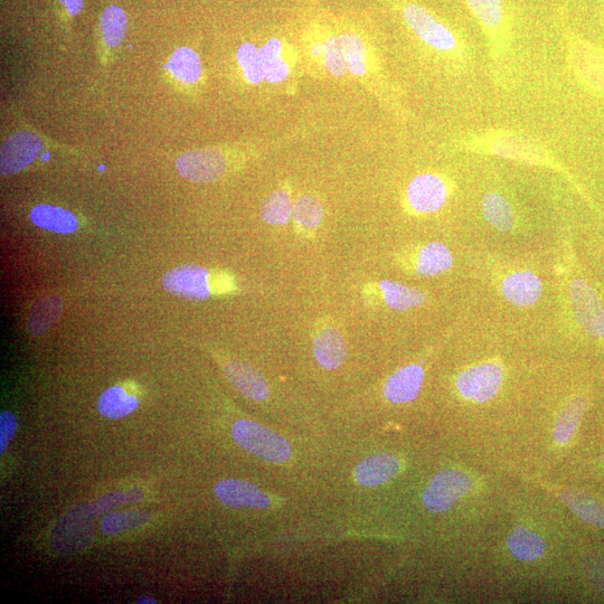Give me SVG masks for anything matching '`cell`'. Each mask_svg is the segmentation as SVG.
<instances>
[{
	"mask_svg": "<svg viewBox=\"0 0 604 604\" xmlns=\"http://www.w3.org/2000/svg\"><path fill=\"white\" fill-rule=\"evenodd\" d=\"M507 545L515 558L526 562L539 560L546 549L542 537L524 526H517L509 534Z\"/></svg>",
	"mask_w": 604,
	"mask_h": 604,
	"instance_id": "cell-28",
	"label": "cell"
},
{
	"mask_svg": "<svg viewBox=\"0 0 604 604\" xmlns=\"http://www.w3.org/2000/svg\"><path fill=\"white\" fill-rule=\"evenodd\" d=\"M474 486L465 471L443 470L434 476L423 494L424 505L432 513H443L467 495Z\"/></svg>",
	"mask_w": 604,
	"mask_h": 604,
	"instance_id": "cell-7",
	"label": "cell"
},
{
	"mask_svg": "<svg viewBox=\"0 0 604 604\" xmlns=\"http://www.w3.org/2000/svg\"><path fill=\"white\" fill-rule=\"evenodd\" d=\"M64 302L60 295H46L37 299L28 313L27 328L34 336H41L59 322Z\"/></svg>",
	"mask_w": 604,
	"mask_h": 604,
	"instance_id": "cell-23",
	"label": "cell"
},
{
	"mask_svg": "<svg viewBox=\"0 0 604 604\" xmlns=\"http://www.w3.org/2000/svg\"><path fill=\"white\" fill-rule=\"evenodd\" d=\"M42 150V141L31 131H20L9 137L0 153V172L11 175L34 162Z\"/></svg>",
	"mask_w": 604,
	"mask_h": 604,
	"instance_id": "cell-13",
	"label": "cell"
},
{
	"mask_svg": "<svg viewBox=\"0 0 604 604\" xmlns=\"http://www.w3.org/2000/svg\"><path fill=\"white\" fill-rule=\"evenodd\" d=\"M138 603H140V604H144V603H146V604H156L157 601L155 599L144 597V598L139 599Z\"/></svg>",
	"mask_w": 604,
	"mask_h": 604,
	"instance_id": "cell-41",
	"label": "cell"
},
{
	"mask_svg": "<svg viewBox=\"0 0 604 604\" xmlns=\"http://www.w3.org/2000/svg\"><path fill=\"white\" fill-rule=\"evenodd\" d=\"M324 206L315 195L302 194L297 197L292 210V220L302 237L311 238L323 222Z\"/></svg>",
	"mask_w": 604,
	"mask_h": 604,
	"instance_id": "cell-24",
	"label": "cell"
},
{
	"mask_svg": "<svg viewBox=\"0 0 604 604\" xmlns=\"http://www.w3.org/2000/svg\"><path fill=\"white\" fill-rule=\"evenodd\" d=\"M17 430V420L11 412L0 414V455H4L9 441L13 439Z\"/></svg>",
	"mask_w": 604,
	"mask_h": 604,
	"instance_id": "cell-39",
	"label": "cell"
},
{
	"mask_svg": "<svg viewBox=\"0 0 604 604\" xmlns=\"http://www.w3.org/2000/svg\"><path fill=\"white\" fill-rule=\"evenodd\" d=\"M149 518L150 514L145 509L110 513L102 519L101 528L106 535L115 536L146 524Z\"/></svg>",
	"mask_w": 604,
	"mask_h": 604,
	"instance_id": "cell-34",
	"label": "cell"
},
{
	"mask_svg": "<svg viewBox=\"0 0 604 604\" xmlns=\"http://www.w3.org/2000/svg\"><path fill=\"white\" fill-rule=\"evenodd\" d=\"M569 299L579 325L594 338H604V308L597 291L583 279H574Z\"/></svg>",
	"mask_w": 604,
	"mask_h": 604,
	"instance_id": "cell-11",
	"label": "cell"
},
{
	"mask_svg": "<svg viewBox=\"0 0 604 604\" xmlns=\"http://www.w3.org/2000/svg\"><path fill=\"white\" fill-rule=\"evenodd\" d=\"M487 39L494 63L503 65L511 49V26L504 0H466Z\"/></svg>",
	"mask_w": 604,
	"mask_h": 604,
	"instance_id": "cell-5",
	"label": "cell"
},
{
	"mask_svg": "<svg viewBox=\"0 0 604 604\" xmlns=\"http://www.w3.org/2000/svg\"><path fill=\"white\" fill-rule=\"evenodd\" d=\"M31 220L40 229L59 234H71L79 228L77 217L70 211L53 205L34 207Z\"/></svg>",
	"mask_w": 604,
	"mask_h": 604,
	"instance_id": "cell-25",
	"label": "cell"
},
{
	"mask_svg": "<svg viewBox=\"0 0 604 604\" xmlns=\"http://www.w3.org/2000/svg\"><path fill=\"white\" fill-rule=\"evenodd\" d=\"M101 31L103 40L109 46L116 47L120 45L127 33L125 12L116 5L108 6L101 16Z\"/></svg>",
	"mask_w": 604,
	"mask_h": 604,
	"instance_id": "cell-35",
	"label": "cell"
},
{
	"mask_svg": "<svg viewBox=\"0 0 604 604\" xmlns=\"http://www.w3.org/2000/svg\"><path fill=\"white\" fill-rule=\"evenodd\" d=\"M481 209L487 222L497 231L508 232L513 229L515 223L513 206L502 194L492 192L485 195Z\"/></svg>",
	"mask_w": 604,
	"mask_h": 604,
	"instance_id": "cell-31",
	"label": "cell"
},
{
	"mask_svg": "<svg viewBox=\"0 0 604 604\" xmlns=\"http://www.w3.org/2000/svg\"><path fill=\"white\" fill-rule=\"evenodd\" d=\"M86 511H74L66 514V519L62 518V521L56 527L53 533V540L55 541L56 549L64 550L66 552L73 551V536H77L80 550L84 549L90 542L92 537V524L90 519L91 514L96 512L93 511L91 506H87Z\"/></svg>",
	"mask_w": 604,
	"mask_h": 604,
	"instance_id": "cell-17",
	"label": "cell"
},
{
	"mask_svg": "<svg viewBox=\"0 0 604 604\" xmlns=\"http://www.w3.org/2000/svg\"><path fill=\"white\" fill-rule=\"evenodd\" d=\"M168 69L172 71L175 78L190 84L200 80L203 73L200 56L188 47H181L173 54Z\"/></svg>",
	"mask_w": 604,
	"mask_h": 604,
	"instance_id": "cell-33",
	"label": "cell"
},
{
	"mask_svg": "<svg viewBox=\"0 0 604 604\" xmlns=\"http://www.w3.org/2000/svg\"><path fill=\"white\" fill-rule=\"evenodd\" d=\"M587 408L588 399L584 395L574 396L566 403L554 426L553 437L558 445H568L574 433L577 432Z\"/></svg>",
	"mask_w": 604,
	"mask_h": 604,
	"instance_id": "cell-26",
	"label": "cell"
},
{
	"mask_svg": "<svg viewBox=\"0 0 604 604\" xmlns=\"http://www.w3.org/2000/svg\"><path fill=\"white\" fill-rule=\"evenodd\" d=\"M503 380V366L497 362H486L467 368L458 376L456 386L462 398L485 403L502 388Z\"/></svg>",
	"mask_w": 604,
	"mask_h": 604,
	"instance_id": "cell-9",
	"label": "cell"
},
{
	"mask_svg": "<svg viewBox=\"0 0 604 604\" xmlns=\"http://www.w3.org/2000/svg\"><path fill=\"white\" fill-rule=\"evenodd\" d=\"M68 12L75 16L82 12L84 0H60Z\"/></svg>",
	"mask_w": 604,
	"mask_h": 604,
	"instance_id": "cell-40",
	"label": "cell"
},
{
	"mask_svg": "<svg viewBox=\"0 0 604 604\" xmlns=\"http://www.w3.org/2000/svg\"><path fill=\"white\" fill-rule=\"evenodd\" d=\"M294 203L291 188L287 184L281 185L263 202L262 219L271 225H286L291 219Z\"/></svg>",
	"mask_w": 604,
	"mask_h": 604,
	"instance_id": "cell-29",
	"label": "cell"
},
{
	"mask_svg": "<svg viewBox=\"0 0 604 604\" xmlns=\"http://www.w3.org/2000/svg\"><path fill=\"white\" fill-rule=\"evenodd\" d=\"M305 58L310 66L319 75H325L324 71V40L323 27L310 28L304 41Z\"/></svg>",
	"mask_w": 604,
	"mask_h": 604,
	"instance_id": "cell-37",
	"label": "cell"
},
{
	"mask_svg": "<svg viewBox=\"0 0 604 604\" xmlns=\"http://www.w3.org/2000/svg\"><path fill=\"white\" fill-rule=\"evenodd\" d=\"M144 498L143 492L140 489H131L128 492H117L110 495L102 496L96 503L91 505L94 512H106L107 509L115 508L127 504L140 503Z\"/></svg>",
	"mask_w": 604,
	"mask_h": 604,
	"instance_id": "cell-38",
	"label": "cell"
},
{
	"mask_svg": "<svg viewBox=\"0 0 604 604\" xmlns=\"http://www.w3.org/2000/svg\"><path fill=\"white\" fill-rule=\"evenodd\" d=\"M233 438L239 445L263 460L283 464L291 456L289 442L262 424L239 420L232 428Z\"/></svg>",
	"mask_w": 604,
	"mask_h": 604,
	"instance_id": "cell-6",
	"label": "cell"
},
{
	"mask_svg": "<svg viewBox=\"0 0 604 604\" xmlns=\"http://www.w3.org/2000/svg\"><path fill=\"white\" fill-rule=\"evenodd\" d=\"M401 462L389 453H377L365 458L355 469L358 484L367 487L381 485L398 475Z\"/></svg>",
	"mask_w": 604,
	"mask_h": 604,
	"instance_id": "cell-22",
	"label": "cell"
},
{
	"mask_svg": "<svg viewBox=\"0 0 604 604\" xmlns=\"http://www.w3.org/2000/svg\"><path fill=\"white\" fill-rule=\"evenodd\" d=\"M400 11L405 24L432 50L452 56L461 54L462 45L457 34L427 8L402 0Z\"/></svg>",
	"mask_w": 604,
	"mask_h": 604,
	"instance_id": "cell-4",
	"label": "cell"
},
{
	"mask_svg": "<svg viewBox=\"0 0 604 604\" xmlns=\"http://www.w3.org/2000/svg\"><path fill=\"white\" fill-rule=\"evenodd\" d=\"M215 494L223 504L231 507L264 509L271 505L270 497L257 486L238 479L220 481L215 486Z\"/></svg>",
	"mask_w": 604,
	"mask_h": 604,
	"instance_id": "cell-19",
	"label": "cell"
},
{
	"mask_svg": "<svg viewBox=\"0 0 604 604\" xmlns=\"http://www.w3.org/2000/svg\"><path fill=\"white\" fill-rule=\"evenodd\" d=\"M363 295L372 305L381 304L395 311L417 308L427 301L423 291L391 280L370 283L364 288Z\"/></svg>",
	"mask_w": 604,
	"mask_h": 604,
	"instance_id": "cell-12",
	"label": "cell"
},
{
	"mask_svg": "<svg viewBox=\"0 0 604 604\" xmlns=\"http://www.w3.org/2000/svg\"><path fill=\"white\" fill-rule=\"evenodd\" d=\"M238 62L245 79L251 84H260L266 80V71L260 49L252 43H244L238 51Z\"/></svg>",
	"mask_w": 604,
	"mask_h": 604,
	"instance_id": "cell-36",
	"label": "cell"
},
{
	"mask_svg": "<svg viewBox=\"0 0 604 604\" xmlns=\"http://www.w3.org/2000/svg\"><path fill=\"white\" fill-rule=\"evenodd\" d=\"M223 371L226 379L245 398L257 402L268 399V383L256 368L241 361H228L224 363Z\"/></svg>",
	"mask_w": 604,
	"mask_h": 604,
	"instance_id": "cell-16",
	"label": "cell"
},
{
	"mask_svg": "<svg viewBox=\"0 0 604 604\" xmlns=\"http://www.w3.org/2000/svg\"><path fill=\"white\" fill-rule=\"evenodd\" d=\"M450 188L439 174L415 176L405 191V203L410 212L426 215L440 211L448 201Z\"/></svg>",
	"mask_w": 604,
	"mask_h": 604,
	"instance_id": "cell-8",
	"label": "cell"
},
{
	"mask_svg": "<svg viewBox=\"0 0 604 604\" xmlns=\"http://www.w3.org/2000/svg\"><path fill=\"white\" fill-rule=\"evenodd\" d=\"M139 405L136 396L129 394L121 386L103 392L98 401L99 412L109 419H121L134 412Z\"/></svg>",
	"mask_w": 604,
	"mask_h": 604,
	"instance_id": "cell-30",
	"label": "cell"
},
{
	"mask_svg": "<svg viewBox=\"0 0 604 604\" xmlns=\"http://www.w3.org/2000/svg\"><path fill=\"white\" fill-rule=\"evenodd\" d=\"M338 37L343 47L349 74L364 84L375 96L385 102H393L392 91L371 43L354 30L338 32Z\"/></svg>",
	"mask_w": 604,
	"mask_h": 604,
	"instance_id": "cell-2",
	"label": "cell"
},
{
	"mask_svg": "<svg viewBox=\"0 0 604 604\" xmlns=\"http://www.w3.org/2000/svg\"><path fill=\"white\" fill-rule=\"evenodd\" d=\"M266 80L271 84L287 82L294 74L297 54L292 47L279 37H272L260 47Z\"/></svg>",
	"mask_w": 604,
	"mask_h": 604,
	"instance_id": "cell-14",
	"label": "cell"
},
{
	"mask_svg": "<svg viewBox=\"0 0 604 604\" xmlns=\"http://www.w3.org/2000/svg\"><path fill=\"white\" fill-rule=\"evenodd\" d=\"M423 379L424 371L420 365L402 367L384 385L386 400L395 404L412 402L420 393Z\"/></svg>",
	"mask_w": 604,
	"mask_h": 604,
	"instance_id": "cell-20",
	"label": "cell"
},
{
	"mask_svg": "<svg viewBox=\"0 0 604 604\" xmlns=\"http://www.w3.org/2000/svg\"><path fill=\"white\" fill-rule=\"evenodd\" d=\"M466 146L480 153L519 160L534 165L554 166L555 162L533 139L507 130H492L466 139Z\"/></svg>",
	"mask_w": 604,
	"mask_h": 604,
	"instance_id": "cell-3",
	"label": "cell"
},
{
	"mask_svg": "<svg viewBox=\"0 0 604 604\" xmlns=\"http://www.w3.org/2000/svg\"><path fill=\"white\" fill-rule=\"evenodd\" d=\"M504 298L516 307H530L540 300L543 283L530 270L516 271L508 275L500 285Z\"/></svg>",
	"mask_w": 604,
	"mask_h": 604,
	"instance_id": "cell-18",
	"label": "cell"
},
{
	"mask_svg": "<svg viewBox=\"0 0 604 604\" xmlns=\"http://www.w3.org/2000/svg\"><path fill=\"white\" fill-rule=\"evenodd\" d=\"M453 266L452 253L445 244L430 242L413 253L411 268L420 277H436Z\"/></svg>",
	"mask_w": 604,
	"mask_h": 604,
	"instance_id": "cell-21",
	"label": "cell"
},
{
	"mask_svg": "<svg viewBox=\"0 0 604 604\" xmlns=\"http://www.w3.org/2000/svg\"><path fill=\"white\" fill-rule=\"evenodd\" d=\"M323 27L324 40V71L326 75L343 79L349 75L345 54L338 33Z\"/></svg>",
	"mask_w": 604,
	"mask_h": 604,
	"instance_id": "cell-32",
	"label": "cell"
},
{
	"mask_svg": "<svg viewBox=\"0 0 604 604\" xmlns=\"http://www.w3.org/2000/svg\"><path fill=\"white\" fill-rule=\"evenodd\" d=\"M558 495L584 522L604 528V506L597 499L570 489H561Z\"/></svg>",
	"mask_w": 604,
	"mask_h": 604,
	"instance_id": "cell-27",
	"label": "cell"
},
{
	"mask_svg": "<svg viewBox=\"0 0 604 604\" xmlns=\"http://www.w3.org/2000/svg\"><path fill=\"white\" fill-rule=\"evenodd\" d=\"M163 286L176 297L201 301L213 295H228L237 291L234 277L228 272L209 270L197 264H186L168 271Z\"/></svg>",
	"mask_w": 604,
	"mask_h": 604,
	"instance_id": "cell-1",
	"label": "cell"
},
{
	"mask_svg": "<svg viewBox=\"0 0 604 604\" xmlns=\"http://www.w3.org/2000/svg\"><path fill=\"white\" fill-rule=\"evenodd\" d=\"M229 165L228 157L216 148L187 151L176 160L178 173L195 183L219 181L228 172Z\"/></svg>",
	"mask_w": 604,
	"mask_h": 604,
	"instance_id": "cell-10",
	"label": "cell"
},
{
	"mask_svg": "<svg viewBox=\"0 0 604 604\" xmlns=\"http://www.w3.org/2000/svg\"><path fill=\"white\" fill-rule=\"evenodd\" d=\"M313 351L320 366L326 370H336L347 357L345 338L336 326L320 325L313 338Z\"/></svg>",
	"mask_w": 604,
	"mask_h": 604,
	"instance_id": "cell-15",
	"label": "cell"
}]
</instances>
